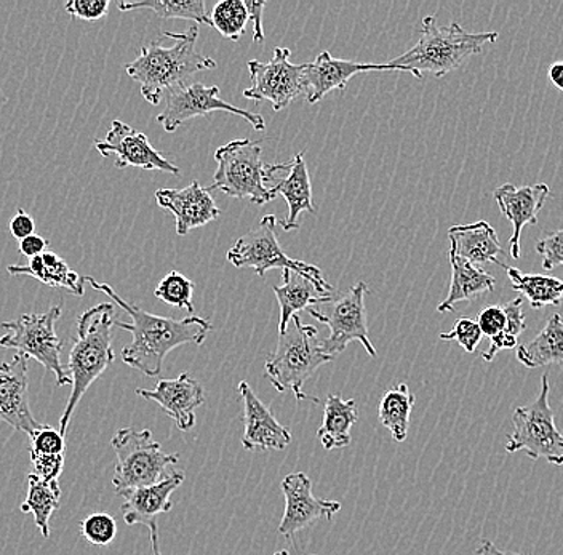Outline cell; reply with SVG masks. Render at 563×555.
Masks as SVG:
<instances>
[{"mask_svg": "<svg viewBox=\"0 0 563 555\" xmlns=\"http://www.w3.org/2000/svg\"><path fill=\"white\" fill-rule=\"evenodd\" d=\"M87 282L100 293L108 295L129 314L130 322H114V326L132 333L133 336L132 343L122 349V360L146 377L154 378L161 374L165 357L170 351L183 344H202L213 330L211 322L199 315H189L179 321L162 318L144 311L139 304L126 303L108 284L98 282L88 276Z\"/></svg>", "mask_w": 563, "mask_h": 555, "instance_id": "obj_1", "label": "cell"}, {"mask_svg": "<svg viewBox=\"0 0 563 555\" xmlns=\"http://www.w3.org/2000/svg\"><path fill=\"white\" fill-rule=\"evenodd\" d=\"M175 38L174 47H164L162 38L141 48L139 58L125 66V71L141 86L147 103L157 107L164 95L183 86L192 74L217 68V62L196 51L199 26L194 24L186 33H164Z\"/></svg>", "mask_w": 563, "mask_h": 555, "instance_id": "obj_2", "label": "cell"}, {"mask_svg": "<svg viewBox=\"0 0 563 555\" xmlns=\"http://www.w3.org/2000/svg\"><path fill=\"white\" fill-rule=\"evenodd\" d=\"M115 322V306L103 303L93 306L80 314L77 321V335L70 349L66 374L73 379L68 406L59 420V432L66 435L74 410L87 389L108 370L114 362L112 349V326Z\"/></svg>", "mask_w": 563, "mask_h": 555, "instance_id": "obj_3", "label": "cell"}, {"mask_svg": "<svg viewBox=\"0 0 563 555\" xmlns=\"http://www.w3.org/2000/svg\"><path fill=\"white\" fill-rule=\"evenodd\" d=\"M420 34L413 48L386 63L394 73L413 74L417 79L424 73L443 77L481 54L484 45L498 41V33H467L460 23L440 27L435 16L422 20Z\"/></svg>", "mask_w": 563, "mask_h": 555, "instance_id": "obj_4", "label": "cell"}, {"mask_svg": "<svg viewBox=\"0 0 563 555\" xmlns=\"http://www.w3.org/2000/svg\"><path fill=\"white\" fill-rule=\"evenodd\" d=\"M291 323V329L288 325L287 332L279 335L276 351L267 357L264 374L276 391H294L298 400L320 403L316 397L306 396L302 388L317 368L334 358L323 351L316 326L305 325L299 315H295Z\"/></svg>", "mask_w": 563, "mask_h": 555, "instance_id": "obj_5", "label": "cell"}, {"mask_svg": "<svg viewBox=\"0 0 563 555\" xmlns=\"http://www.w3.org/2000/svg\"><path fill=\"white\" fill-rule=\"evenodd\" d=\"M262 144L250 140H232L214 151L218 162L213 185L209 191L220 189L234 199H249L255 206H266L277 198L266 181L279 171L287 170V164L267 165L262 160Z\"/></svg>", "mask_w": 563, "mask_h": 555, "instance_id": "obj_6", "label": "cell"}, {"mask_svg": "<svg viewBox=\"0 0 563 555\" xmlns=\"http://www.w3.org/2000/svg\"><path fill=\"white\" fill-rule=\"evenodd\" d=\"M111 445L118 458L112 477L118 495L161 482L165 469L179 462L176 453L162 452L150 430L123 428L115 432Z\"/></svg>", "mask_w": 563, "mask_h": 555, "instance_id": "obj_7", "label": "cell"}, {"mask_svg": "<svg viewBox=\"0 0 563 555\" xmlns=\"http://www.w3.org/2000/svg\"><path fill=\"white\" fill-rule=\"evenodd\" d=\"M276 224V217H263L255 230L249 231L232 245L231 251L228 252V262L234 268L253 269L260 277H264L269 269L295 270L314 286L317 293H333V287L323 279L320 268L285 255L277 238Z\"/></svg>", "mask_w": 563, "mask_h": 555, "instance_id": "obj_8", "label": "cell"}, {"mask_svg": "<svg viewBox=\"0 0 563 555\" xmlns=\"http://www.w3.org/2000/svg\"><path fill=\"white\" fill-rule=\"evenodd\" d=\"M62 318V308L53 306L44 314H23L15 321L3 322L5 335L0 336V347L18 351L24 357L34 358L45 370L56 377V386L73 385L62 364V340L55 325Z\"/></svg>", "mask_w": 563, "mask_h": 555, "instance_id": "obj_9", "label": "cell"}, {"mask_svg": "<svg viewBox=\"0 0 563 555\" xmlns=\"http://www.w3.org/2000/svg\"><path fill=\"white\" fill-rule=\"evenodd\" d=\"M514 431L506 452H526L531 459H545L563 465V435L558 430L554 412L549 406V377L541 378V391L530 406L519 407L512 414Z\"/></svg>", "mask_w": 563, "mask_h": 555, "instance_id": "obj_10", "label": "cell"}, {"mask_svg": "<svg viewBox=\"0 0 563 555\" xmlns=\"http://www.w3.org/2000/svg\"><path fill=\"white\" fill-rule=\"evenodd\" d=\"M372 293L367 282H357L346 293L336 295L323 308H308L306 312L323 325L329 326L330 336L322 340L325 354L336 358L351 341H358L372 357L378 356L368 336L365 297Z\"/></svg>", "mask_w": 563, "mask_h": 555, "instance_id": "obj_11", "label": "cell"}, {"mask_svg": "<svg viewBox=\"0 0 563 555\" xmlns=\"http://www.w3.org/2000/svg\"><path fill=\"white\" fill-rule=\"evenodd\" d=\"M167 104L164 111L157 115V122L164 126L165 132L174 133L179 125L189 119L207 118L211 112L224 111L229 114L245 119L256 132L266 129L263 115L246 109L232 107L228 101L221 100L220 87H207L203 84H183L165 93Z\"/></svg>", "mask_w": 563, "mask_h": 555, "instance_id": "obj_12", "label": "cell"}, {"mask_svg": "<svg viewBox=\"0 0 563 555\" xmlns=\"http://www.w3.org/2000/svg\"><path fill=\"white\" fill-rule=\"evenodd\" d=\"M290 48H274L271 62H249L252 86L244 91L246 100L269 101L274 111H282L305 93V63L290 62Z\"/></svg>", "mask_w": 563, "mask_h": 555, "instance_id": "obj_13", "label": "cell"}, {"mask_svg": "<svg viewBox=\"0 0 563 555\" xmlns=\"http://www.w3.org/2000/svg\"><path fill=\"white\" fill-rule=\"evenodd\" d=\"M95 147L103 157L115 156V167H139L143 170H158L179 177L181 170L174 162L165 159L164 153L151 146L144 133L121 121L112 122L104 140H95Z\"/></svg>", "mask_w": 563, "mask_h": 555, "instance_id": "obj_14", "label": "cell"}, {"mask_svg": "<svg viewBox=\"0 0 563 555\" xmlns=\"http://www.w3.org/2000/svg\"><path fill=\"white\" fill-rule=\"evenodd\" d=\"M186 476L181 470H175L170 476L164 477L161 482L151 487L135 488L123 491V504L121 508L126 525H144L150 530L151 547L154 555H164L158 547V518L165 512H170L174 502L170 498L176 488L181 487Z\"/></svg>", "mask_w": 563, "mask_h": 555, "instance_id": "obj_15", "label": "cell"}, {"mask_svg": "<svg viewBox=\"0 0 563 555\" xmlns=\"http://www.w3.org/2000/svg\"><path fill=\"white\" fill-rule=\"evenodd\" d=\"M280 487L285 498V512L279 533L288 540L317 520H332L341 511V502L314 497L311 479L305 473L288 474L282 480Z\"/></svg>", "mask_w": 563, "mask_h": 555, "instance_id": "obj_16", "label": "cell"}, {"mask_svg": "<svg viewBox=\"0 0 563 555\" xmlns=\"http://www.w3.org/2000/svg\"><path fill=\"white\" fill-rule=\"evenodd\" d=\"M27 360L16 354L13 360L0 362V420L30 435L41 423L31 412L27 397Z\"/></svg>", "mask_w": 563, "mask_h": 555, "instance_id": "obj_17", "label": "cell"}, {"mask_svg": "<svg viewBox=\"0 0 563 555\" xmlns=\"http://www.w3.org/2000/svg\"><path fill=\"white\" fill-rule=\"evenodd\" d=\"M136 396L158 403L179 431H191L196 424V410L206 402V391L189 374L175 379H161L154 389H136Z\"/></svg>", "mask_w": 563, "mask_h": 555, "instance_id": "obj_18", "label": "cell"}, {"mask_svg": "<svg viewBox=\"0 0 563 555\" xmlns=\"http://www.w3.org/2000/svg\"><path fill=\"white\" fill-rule=\"evenodd\" d=\"M239 395L244 400V435L242 445L249 452L285 449L291 444V432L277 421L269 407L260 400L249 382H239Z\"/></svg>", "mask_w": 563, "mask_h": 555, "instance_id": "obj_19", "label": "cell"}, {"mask_svg": "<svg viewBox=\"0 0 563 555\" xmlns=\"http://www.w3.org/2000/svg\"><path fill=\"white\" fill-rule=\"evenodd\" d=\"M156 200L161 209L168 210L175 217L178 235L189 234L221 215L209 188H202L197 181L183 189H157Z\"/></svg>", "mask_w": 563, "mask_h": 555, "instance_id": "obj_20", "label": "cell"}, {"mask_svg": "<svg viewBox=\"0 0 563 555\" xmlns=\"http://www.w3.org/2000/svg\"><path fill=\"white\" fill-rule=\"evenodd\" d=\"M389 71V66L357 63L333 58L330 52L317 55L312 63H305V93L308 103L316 104L333 90H346L352 77L362 73Z\"/></svg>", "mask_w": 563, "mask_h": 555, "instance_id": "obj_21", "label": "cell"}, {"mask_svg": "<svg viewBox=\"0 0 563 555\" xmlns=\"http://www.w3.org/2000/svg\"><path fill=\"white\" fill-rule=\"evenodd\" d=\"M496 203L506 220L514 226L510 237V258H520V234L527 224H538V213L543 209L545 199L549 198V186L544 182L534 186L516 188L512 185H503L493 192Z\"/></svg>", "mask_w": 563, "mask_h": 555, "instance_id": "obj_22", "label": "cell"}, {"mask_svg": "<svg viewBox=\"0 0 563 555\" xmlns=\"http://www.w3.org/2000/svg\"><path fill=\"white\" fill-rule=\"evenodd\" d=\"M450 251L466 259L471 265L478 266L484 263L499 265L498 256L503 255L498 234L487 221H477L473 224L453 226L449 231Z\"/></svg>", "mask_w": 563, "mask_h": 555, "instance_id": "obj_23", "label": "cell"}, {"mask_svg": "<svg viewBox=\"0 0 563 555\" xmlns=\"http://www.w3.org/2000/svg\"><path fill=\"white\" fill-rule=\"evenodd\" d=\"M271 189L274 195L282 196L288 206V217L287 220L282 221V230H298V218L302 212L316 213L311 177H309L308 165L302 153H298L294 160L288 162L287 177Z\"/></svg>", "mask_w": 563, "mask_h": 555, "instance_id": "obj_24", "label": "cell"}, {"mask_svg": "<svg viewBox=\"0 0 563 555\" xmlns=\"http://www.w3.org/2000/svg\"><path fill=\"white\" fill-rule=\"evenodd\" d=\"M282 280L284 284L280 287H273L280 306L279 335L287 332L291 319L298 315L299 311L329 303L333 298V293H317L314 286L295 270H282Z\"/></svg>", "mask_w": 563, "mask_h": 555, "instance_id": "obj_25", "label": "cell"}, {"mask_svg": "<svg viewBox=\"0 0 563 555\" xmlns=\"http://www.w3.org/2000/svg\"><path fill=\"white\" fill-rule=\"evenodd\" d=\"M450 265H452V284L445 300L439 304V312H453L457 303L473 301L495 290V277L478 266L471 265L466 259L460 258L452 251H450Z\"/></svg>", "mask_w": 563, "mask_h": 555, "instance_id": "obj_26", "label": "cell"}, {"mask_svg": "<svg viewBox=\"0 0 563 555\" xmlns=\"http://www.w3.org/2000/svg\"><path fill=\"white\" fill-rule=\"evenodd\" d=\"M357 400H344L340 395H329L325 399L323 421L317 430V439L327 452L344 448L351 444V430L357 421Z\"/></svg>", "mask_w": 563, "mask_h": 555, "instance_id": "obj_27", "label": "cell"}, {"mask_svg": "<svg viewBox=\"0 0 563 555\" xmlns=\"http://www.w3.org/2000/svg\"><path fill=\"white\" fill-rule=\"evenodd\" d=\"M517 358L527 368H540L563 364V321L559 312L551 315L548 325L537 338L517 346Z\"/></svg>", "mask_w": 563, "mask_h": 555, "instance_id": "obj_28", "label": "cell"}, {"mask_svg": "<svg viewBox=\"0 0 563 555\" xmlns=\"http://www.w3.org/2000/svg\"><path fill=\"white\" fill-rule=\"evenodd\" d=\"M10 276H27L53 288H66L74 297H82L86 293L87 276H80L69 268L65 259L59 258L55 265L45 266L42 256L31 258L27 265H10L7 268Z\"/></svg>", "mask_w": 563, "mask_h": 555, "instance_id": "obj_29", "label": "cell"}, {"mask_svg": "<svg viewBox=\"0 0 563 555\" xmlns=\"http://www.w3.org/2000/svg\"><path fill=\"white\" fill-rule=\"evenodd\" d=\"M508 274L510 284L517 293L530 301L531 308L541 309L544 306H561L563 300V280L544 274H523L520 269L499 263Z\"/></svg>", "mask_w": 563, "mask_h": 555, "instance_id": "obj_30", "label": "cell"}, {"mask_svg": "<svg viewBox=\"0 0 563 555\" xmlns=\"http://www.w3.org/2000/svg\"><path fill=\"white\" fill-rule=\"evenodd\" d=\"M417 397L411 395L405 382L394 386L383 396L379 403V421L393 434L394 441L405 442L410 426V417L413 412Z\"/></svg>", "mask_w": 563, "mask_h": 555, "instance_id": "obj_31", "label": "cell"}, {"mask_svg": "<svg viewBox=\"0 0 563 555\" xmlns=\"http://www.w3.org/2000/svg\"><path fill=\"white\" fill-rule=\"evenodd\" d=\"M62 488L42 482L33 473L27 476V498L20 506L23 514H33L35 525L44 537H51V519L59 508Z\"/></svg>", "mask_w": 563, "mask_h": 555, "instance_id": "obj_32", "label": "cell"}, {"mask_svg": "<svg viewBox=\"0 0 563 555\" xmlns=\"http://www.w3.org/2000/svg\"><path fill=\"white\" fill-rule=\"evenodd\" d=\"M121 12L132 10H153L157 16L164 20H191L196 24L211 26L209 13H207L203 0H146V2H119Z\"/></svg>", "mask_w": 563, "mask_h": 555, "instance_id": "obj_33", "label": "cell"}, {"mask_svg": "<svg viewBox=\"0 0 563 555\" xmlns=\"http://www.w3.org/2000/svg\"><path fill=\"white\" fill-rule=\"evenodd\" d=\"M210 20L211 27H214L221 36L238 42L244 36L250 19L245 2L242 0H221L211 10Z\"/></svg>", "mask_w": 563, "mask_h": 555, "instance_id": "obj_34", "label": "cell"}, {"mask_svg": "<svg viewBox=\"0 0 563 555\" xmlns=\"http://www.w3.org/2000/svg\"><path fill=\"white\" fill-rule=\"evenodd\" d=\"M194 282L188 277L183 276L178 270H170L164 279L158 282L154 295L158 300L164 303L175 306V308L186 309L188 312H194L192 295Z\"/></svg>", "mask_w": 563, "mask_h": 555, "instance_id": "obj_35", "label": "cell"}, {"mask_svg": "<svg viewBox=\"0 0 563 555\" xmlns=\"http://www.w3.org/2000/svg\"><path fill=\"white\" fill-rule=\"evenodd\" d=\"M80 532L90 544L106 546L118 535V523L106 512H95L80 523Z\"/></svg>", "mask_w": 563, "mask_h": 555, "instance_id": "obj_36", "label": "cell"}, {"mask_svg": "<svg viewBox=\"0 0 563 555\" xmlns=\"http://www.w3.org/2000/svg\"><path fill=\"white\" fill-rule=\"evenodd\" d=\"M31 452L38 455H65V435L55 428L41 424L37 430L31 432Z\"/></svg>", "mask_w": 563, "mask_h": 555, "instance_id": "obj_37", "label": "cell"}, {"mask_svg": "<svg viewBox=\"0 0 563 555\" xmlns=\"http://www.w3.org/2000/svg\"><path fill=\"white\" fill-rule=\"evenodd\" d=\"M31 466L34 476L42 482L59 487L58 480L65 469V455H38L31 452Z\"/></svg>", "mask_w": 563, "mask_h": 555, "instance_id": "obj_38", "label": "cell"}, {"mask_svg": "<svg viewBox=\"0 0 563 555\" xmlns=\"http://www.w3.org/2000/svg\"><path fill=\"white\" fill-rule=\"evenodd\" d=\"M482 336L484 335H482L481 329H478L477 322L474 319L461 318L457 319L452 332L442 333L440 340H456L466 353H474L482 341Z\"/></svg>", "mask_w": 563, "mask_h": 555, "instance_id": "obj_39", "label": "cell"}, {"mask_svg": "<svg viewBox=\"0 0 563 555\" xmlns=\"http://www.w3.org/2000/svg\"><path fill=\"white\" fill-rule=\"evenodd\" d=\"M477 325L482 335L488 338L501 335L508 330V312L505 304H490L478 312Z\"/></svg>", "mask_w": 563, "mask_h": 555, "instance_id": "obj_40", "label": "cell"}, {"mask_svg": "<svg viewBox=\"0 0 563 555\" xmlns=\"http://www.w3.org/2000/svg\"><path fill=\"white\" fill-rule=\"evenodd\" d=\"M537 252L543 258V268L551 270L563 266V230L544 235L537 242Z\"/></svg>", "mask_w": 563, "mask_h": 555, "instance_id": "obj_41", "label": "cell"}, {"mask_svg": "<svg viewBox=\"0 0 563 555\" xmlns=\"http://www.w3.org/2000/svg\"><path fill=\"white\" fill-rule=\"evenodd\" d=\"M65 10L74 19L97 21L108 15L109 0H69Z\"/></svg>", "mask_w": 563, "mask_h": 555, "instance_id": "obj_42", "label": "cell"}, {"mask_svg": "<svg viewBox=\"0 0 563 555\" xmlns=\"http://www.w3.org/2000/svg\"><path fill=\"white\" fill-rule=\"evenodd\" d=\"M10 233H12L13 237L18 238L20 242L30 237V235H34V218L31 217L30 213L24 212L23 209H18L16 215L12 217V220H10Z\"/></svg>", "mask_w": 563, "mask_h": 555, "instance_id": "obj_43", "label": "cell"}, {"mask_svg": "<svg viewBox=\"0 0 563 555\" xmlns=\"http://www.w3.org/2000/svg\"><path fill=\"white\" fill-rule=\"evenodd\" d=\"M48 241L47 238L42 237V235H30V237L24 238V241L20 242V253L26 258H35V256L42 255V253L47 252Z\"/></svg>", "mask_w": 563, "mask_h": 555, "instance_id": "obj_44", "label": "cell"}, {"mask_svg": "<svg viewBox=\"0 0 563 555\" xmlns=\"http://www.w3.org/2000/svg\"><path fill=\"white\" fill-rule=\"evenodd\" d=\"M246 12H249V19L255 23V33H253V41L263 42V10L266 7V2H245Z\"/></svg>", "mask_w": 563, "mask_h": 555, "instance_id": "obj_45", "label": "cell"}, {"mask_svg": "<svg viewBox=\"0 0 563 555\" xmlns=\"http://www.w3.org/2000/svg\"><path fill=\"white\" fill-rule=\"evenodd\" d=\"M477 555H530L520 553H508V551L498 550L492 541H482L481 547H478Z\"/></svg>", "mask_w": 563, "mask_h": 555, "instance_id": "obj_46", "label": "cell"}, {"mask_svg": "<svg viewBox=\"0 0 563 555\" xmlns=\"http://www.w3.org/2000/svg\"><path fill=\"white\" fill-rule=\"evenodd\" d=\"M549 79L559 90L563 91V62L554 63L549 68Z\"/></svg>", "mask_w": 563, "mask_h": 555, "instance_id": "obj_47", "label": "cell"}, {"mask_svg": "<svg viewBox=\"0 0 563 555\" xmlns=\"http://www.w3.org/2000/svg\"><path fill=\"white\" fill-rule=\"evenodd\" d=\"M274 555H290V553H288V551H279V553H276ZM311 555H317V554H311Z\"/></svg>", "mask_w": 563, "mask_h": 555, "instance_id": "obj_48", "label": "cell"}]
</instances>
